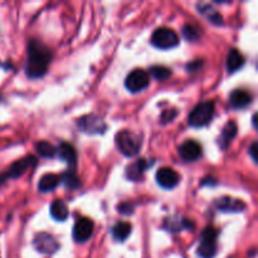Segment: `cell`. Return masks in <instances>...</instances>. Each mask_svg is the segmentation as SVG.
Here are the masks:
<instances>
[{
  "instance_id": "6da1fadb",
  "label": "cell",
  "mask_w": 258,
  "mask_h": 258,
  "mask_svg": "<svg viewBox=\"0 0 258 258\" xmlns=\"http://www.w3.org/2000/svg\"><path fill=\"white\" fill-rule=\"evenodd\" d=\"M52 60V52L47 45L37 39L28 43V59L25 72L30 78H39L45 75Z\"/></svg>"
},
{
  "instance_id": "7a4b0ae2",
  "label": "cell",
  "mask_w": 258,
  "mask_h": 258,
  "mask_svg": "<svg viewBox=\"0 0 258 258\" xmlns=\"http://www.w3.org/2000/svg\"><path fill=\"white\" fill-rule=\"evenodd\" d=\"M214 115V103L212 101H204L191 110L188 117V123L191 127H203L208 125Z\"/></svg>"
},
{
  "instance_id": "3957f363",
  "label": "cell",
  "mask_w": 258,
  "mask_h": 258,
  "mask_svg": "<svg viewBox=\"0 0 258 258\" xmlns=\"http://www.w3.org/2000/svg\"><path fill=\"white\" fill-rule=\"evenodd\" d=\"M116 145L125 156H135L140 151L141 139L130 130H122L116 135Z\"/></svg>"
},
{
  "instance_id": "277c9868",
  "label": "cell",
  "mask_w": 258,
  "mask_h": 258,
  "mask_svg": "<svg viewBox=\"0 0 258 258\" xmlns=\"http://www.w3.org/2000/svg\"><path fill=\"white\" fill-rule=\"evenodd\" d=\"M218 232L214 227H207L201 234V244L198 247V254L202 258H213L217 253L216 239Z\"/></svg>"
},
{
  "instance_id": "5b68a950",
  "label": "cell",
  "mask_w": 258,
  "mask_h": 258,
  "mask_svg": "<svg viewBox=\"0 0 258 258\" xmlns=\"http://www.w3.org/2000/svg\"><path fill=\"white\" fill-rule=\"evenodd\" d=\"M179 42L180 40H179L178 34L173 29L165 27L158 28L151 37V43L159 49H171L176 47Z\"/></svg>"
},
{
  "instance_id": "8992f818",
  "label": "cell",
  "mask_w": 258,
  "mask_h": 258,
  "mask_svg": "<svg viewBox=\"0 0 258 258\" xmlns=\"http://www.w3.org/2000/svg\"><path fill=\"white\" fill-rule=\"evenodd\" d=\"M149 82H150V80H149L148 72L141 70V68H136L128 73L125 80V86L130 92L136 93L148 87Z\"/></svg>"
},
{
  "instance_id": "52a82bcc",
  "label": "cell",
  "mask_w": 258,
  "mask_h": 258,
  "mask_svg": "<svg viewBox=\"0 0 258 258\" xmlns=\"http://www.w3.org/2000/svg\"><path fill=\"white\" fill-rule=\"evenodd\" d=\"M77 125L81 131L86 134H103L106 130V123L102 118L96 115H86L77 121Z\"/></svg>"
},
{
  "instance_id": "ba28073f",
  "label": "cell",
  "mask_w": 258,
  "mask_h": 258,
  "mask_svg": "<svg viewBox=\"0 0 258 258\" xmlns=\"http://www.w3.org/2000/svg\"><path fill=\"white\" fill-rule=\"evenodd\" d=\"M34 247L40 252V253L52 254L59 248L57 239L52 236V234L47 233V232H40L34 237Z\"/></svg>"
},
{
  "instance_id": "9c48e42d",
  "label": "cell",
  "mask_w": 258,
  "mask_h": 258,
  "mask_svg": "<svg viewBox=\"0 0 258 258\" xmlns=\"http://www.w3.org/2000/svg\"><path fill=\"white\" fill-rule=\"evenodd\" d=\"M93 233V222L90 218H80L73 226V239L78 243L87 242Z\"/></svg>"
},
{
  "instance_id": "30bf717a",
  "label": "cell",
  "mask_w": 258,
  "mask_h": 258,
  "mask_svg": "<svg viewBox=\"0 0 258 258\" xmlns=\"http://www.w3.org/2000/svg\"><path fill=\"white\" fill-rule=\"evenodd\" d=\"M203 149H202L201 144L197 143L194 140H186L179 148V155L183 159L185 163H193L201 159Z\"/></svg>"
},
{
  "instance_id": "8fae6325",
  "label": "cell",
  "mask_w": 258,
  "mask_h": 258,
  "mask_svg": "<svg viewBox=\"0 0 258 258\" xmlns=\"http://www.w3.org/2000/svg\"><path fill=\"white\" fill-rule=\"evenodd\" d=\"M35 164H37V158H35V156L33 155L25 156V158L13 163L12 165H10V168L8 169L7 173H5V176H7V179L20 178V176H22L28 169L33 168Z\"/></svg>"
},
{
  "instance_id": "7c38bea8",
  "label": "cell",
  "mask_w": 258,
  "mask_h": 258,
  "mask_svg": "<svg viewBox=\"0 0 258 258\" xmlns=\"http://www.w3.org/2000/svg\"><path fill=\"white\" fill-rule=\"evenodd\" d=\"M180 176L174 169L160 168L156 173V181L164 189H173L179 184Z\"/></svg>"
},
{
  "instance_id": "4fadbf2b",
  "label": "cell",
  "mask_w": 258,
  "mask_h": 258,
  "mask_svg": "<svg viewBox=\"0 0 258 258\" xmlns=\"http://www.w3.org/2000/svg\"><path fill=\"white\" fill-rule=\"evenodd\" d=\"M216 207L222 212L226 213H239L246 209V204L241 199L231 198V197H223L216 201Z\"/></svg>"
},
{
  "instance_id": "5bb4252c",
  "label": "cell",
  "mask_w": 258,
  "mask_h": 258,
  "mask_svg": "<svg viewBox=\"0 0 258 258\" xmlns=\"http://www.w3.org/2000/svg\"><path fill=\"white\" fill-rule=\"evenodd\" d=\"M252 96L249 95L247 91L244 90H234L233 92L229 95V103L236 110H242L246 108L247 106L251 105Z\"/></svg>"
},
{
  "instance_id": "9a60e30c",
  "label": "cell",
  "mask_w": 258,
  "mask_h": 258,
  "mask_svg": "<svg viewBox=\"0 0 258 258\" xmlns=\"http://www.w3.org/2000/svg\"><path fill=\"white\" fill-rule=\"evenodd\" d=\"M57 154L68 165L75 166L77 164V151L70 143H60L57 148Z\"/></svg>"
},
{
  "instance_id": "2e32d148",
  "label": "cell",
  "mask_w": 258,
  "mask_h": 258,
  "mask_svg": "<svg viewBox=\"0 0 258 258\" xmlns=\"http://www.w3.org/2000/svg\"><path fill=\"white\" fill-rule=\"evenodd\" d=\"M244 57L238 49H231V52L227 55V71L229 73H234L241 70L244 66Z\"/></svg>"
},
{
  "instance_id": "e0dca14e",
  "label": "cell",
  "mask_w": 258,
  "mask_h": 258,
  "mask_svg": "<svg viewBox=\"0 0 258 258\" xmlns=\"http://www.w3.org/2000/svg\"><path fill=\"white\" fill-rule=\"evenodd\" d=\"M146 169H148V163H146L145 159H139L138 161L133 163L127 169H126V176H127L130 180L138 181L143 178Z\"/></svg>"
},
{
  "instance_id": "ac0fdd59",
  "label": "cell",
  "mask_w": 258,
  "mask_h": 258,
  "mask_svg": "<svg viewBox=\"0 0 258 258\" xmlns=\"http://www.w3.org/2000/svg\"><path fill=\"white\" fill-rule=\"evenodd\" d=\"M237 135V125L234 121H229L222 130L221 136L218 139V144L222 149H227L231 144V141L236 138Z\"/></svg>"
},
{
  "instance_id": "d6986e66",
  "label": "cell",
  "mask_w": 258,
  "mask_h": 258,
  "mask_svg": "<svg viewBox=\"0 0 258 258\" xmlns=\"http://www.w3.org/2000/svg\"><path fill=\"white\" fill-rule=\"evenodd\" d=\"M60 183V175L57 174H45L40 178L39 184H38V189L42 193H49V191L54 190Z\"/></svg>"
},
{
  "instance_id": "ffe728a7",
  "label": "cell",
  "mask_w": 258,
  "mask_h": 258,
  "mask_svg": "<svg viewBox=\"0 0 258 258\" xmlns=\"http://www.w3.org/2000/svg\"><path fill=\"white\" fill-rule=\"evenodd\" d=\"M50 216L58 222H63L68 218V207L60 199H55L50 204Z\"/></svg>"
},
{
  "instance_id": "44dd1931",
  "label": "cell",
  "mask_w": 258,
  "mask_h": 258,
  "mask_svg": "<svg viewBox=\"0 0 258 258\" xmlns=\"http://www.w3.org/2000/svg\"><path fill=\"white\" fill-rule=\"evenodd\" d=\"M198 10L202 13L203 17H206L207 19L209 20L211 23H213L214 25H222L223 24V18L222 15L214 9L213 7L208 4H199L198 5Z\"/></svg>"
},
{
  "instance_id": "7402d4cb",
  "label": "cell",
  "mask_w": 258,
  "mask_h": 258,
  "mask_svg": "<svg viewBox=\"0 0 258 258\" xmlns=\"http://www.w3.org/2000/svg\"><path fill=\"white\" fill-rule=\"evenodd\" d=\"M131 224L128 222H117L112 228V237L118 242H122L130 236L131 233Z\"/></svg>"
},
{
  "instance_id": "603a6c76",
  "label": "cell",
  "mask_w": 258,
  "mask_h": 258,
  "mask_svg": "<svg viewBox=\"0 0 258 258\" xmlns=\"http://www.w3.org/2000/svg\"><path fill=\"white\" fill-rule=\"evenodd\" d=\"M165 228L169 229L173 233L180 231L181 228H193V223L191 221H188L185 218H178V217H174V218H169L165 221Z\"/></svg>"
},
{
  "instance_id": "cb8c5ba5",
  "label": "cell",
  "mask_w": 258,
  "mask_h": 258,
  "mask_svg": "<svg viewBox=\"0 0 258 258\" xmlns=\"http://www.w3.org/2000/svg\"><path fill=\"white\" fill-rule=\"evenodd\" d=\"M35 150L43 158H53L57 154V149L48 141H38L35 144Z\"/></svg>"
},
{
  "instance_id": "d4e9b609",
  "label": "cell",
  "mask_w": 258,
  "mask_h": 258,
  "mask_svg": "<svg viewBox=\"0 0 258 258\" xmlns=\"http://www.w3.org/2000/svg\"><path fill=\"white\" fill-rule=\"evenodd\" d=\"M149 71H150V75L156 81H165L171 76V71L168 67H164V66H153Z\"/></svg>"
},
{
  "instance_id": "484cf974",
  "label": "cell",
  "mask_w": 258,
  "mask_h": 258,
  "mask_svg": "<svg viewBox=\"0 0 258 258\" xmlns=\"http://www.w3.org/2000/svg\"><path fill=\"white\" fill-rule=\"evenodd\" d=\"M60 181H63L68 189H77L80 186V179L73 171H66L63 175H60Z\"/></svg>"
},
{
  "instance_id": "4316f807",
  "label": "cell",
  "mask_w": 258,
  "mask_h": 258,
  "mask_svg": "<svg viewBox=\"0 0 258 258\" xmlns=\"http://www.w3.org/2000/svg\"><path fill=\"white\" fill-rule=\"evenodd\" d=\"M183 35L186 40L189 42H196V40L199 39L201 37V33H199V29L197 27L191 24H185L183 27Z\"/></svg>"
},
{
  "instance_id": "83f0119b",
  "label": "cell",
  "mask_w": 258,
  "mask_h": 258,
  "mask_svg": "<svg viewBox=\"0 0 258 258\" xmlns=\"http://www.w3.org/2000/svg\"><path fill=\"white\" fill-rule=\"evenodd\" d=\"M178 112H176L175 108H170V110H165L160 116V121L161 123H169L176 117Z\"/></svg>"
},
{
  "instance_id": "f1b7e54d",
  "label": "cell",
  "mask_w": 258,
  "mask_h": 258,
  "mask_svg": "<svg viewBox=\"0 0 258 258\" xmlns=\"http://www.w3.org/2000/svg\"><path fill=\"white\" fill-rule=\"evenodd\" d=\"M118 211L121 214H133L134 204L131 203H122L118 206Z\"/></svg>"
},
{
  "instance_id": "f546056e",
  "label": "cell",
  "mask_w": 258,
  "mask_h": 258,
  "mask_svg": "<svg viewBox=\"0 0 258 258\" xmlns=\"http://www.w3.org/2000/svg\"><path fill=\"white\" fill-rule=\"evenodd\" d=\"M257 151H258V143H257V141H254V143H252L251 148H249V155H251V158L253 159L254 163H257V161H258Z\"/></svg>"
},
{
  "instance_id": "4dcf8cb0",
  "label": "cell",
  "mask_w": 258,
  "mask_h": 258,
  "mask_svg": "<svg viewBox=\"0 0 258 258\" xmlns=\"http://www.w3.org/2000/svg\"><path fill=\"white\" fill-rule=\"evenodd\" d=\"M5 180H7V176H5V174H3V175H0V186H2L3 184L5 183Z\"/></svg>"
}]
</instances>
